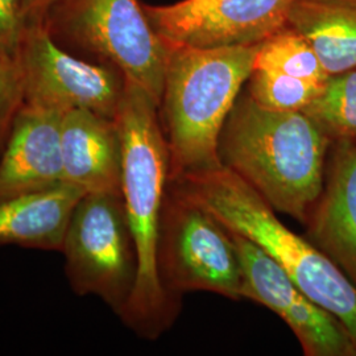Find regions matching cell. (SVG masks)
Instances as JSON below:
<instances>
[{"instance_id":"cell-5","label":"cell","mask_w":356,"mask_h":356,"mask_svg":"<svg viewBox=\"0 0 356 356\" xmlns=\"http://www.w3.org/2000/svg\"><path fill=\"white\" fill-rule=\"evenodd\" d=\"M44 24L66 51L113 66L160 106L170 45L139 0H60Z\"/></svg>"},{"instance_id":"cell-12","label":"cell","mask_w":356,"mask_h":356,"mask_svg":"<svg viewBox=\"0 0 356 356\" xmlns=\"http://www.w3.org/2000/svg\"><path fill=\"white\" fill-rule=\"evenodd\" d=\"M64 182L85 194L122 193L123 147L116 120L72 110L61 120Z\"/></svg>"},{"instance_id":"cell-13","label":"cell","mask_w":356,"mask_h":356,"mask_svg":"<svg viewBox=\"0 0 356 356\" xmlns=\"http://www.w3.org/2000/svg\"><path fill=\"white\" fill-rule=\"evenodd\" d=\"M294 0H218L191 22L165 33L168 44L195 48L251 47L288 24Z\"/></svg>"},{"instance_id":"cell-8","label":"cell","mask_w":356,"mask_h":356,"mask_svg":"<svg viewBox=\"0 0 356 356\" xmlns=\"http://www.w3.org/2000/svg\"><path fill=\"white\" fill-rule=\"evenodd\" d=\"M24 104L65 114L89 110L115 119L126 78L110 65L66 51L44 23L26 24L19 47Z\"/></svg>"},{"instance_id":"cell-6","label":"cell","mask_w":356,"mask_h":356,"mask_svg":"<svg viewBox=\"0 0 356 356\" xmlns=\"http://www.w3.org/2000/svg\"><path fill=\"white\" fill-rule=\"evenodd\" d=\"M157 269L166 293L181 304L189 292H210L242 300L244 275L232 234L214 214L169 181Z\"/></svg>"},{"instance_id":"cell-11","label":"cell","mask_w":356,"mask_h":356,"mask_svg":"<svg viewBox=\"0 0 356 356\" xmlns=\"http://www.w3.org/2000/svg\"><path fill=\"white\" fill-rule=\"evenodd\" d=\"M63 115L22 107L0 153V201L64 184Z\"/></svg>"},{"instance_id":"cell-22","label":"cell","mask_w":356,"mask_h":356,"mask_svg":"<svg viewBox=\"0 0 356 356\" xmlns=\"http://www.w3.org/2000/svg\"><path fill=\"white\" fill-rule=\"evenodd\" d=\"M60 0H22L23 17L26 24L44 23L48 13Z\"/></svg>"},{"instance_id":"cell-4","label":"cell","mask_w":356,"mask_h":356,"mask_svg":"<svg viewBox=\"0 0 356 356\" xmlns=\"http://www.w3.org/2000/svg\"><path fill=\"white\" fill-rule=\"evenodd\" d=\"M170 182L261 248L302 292L343 323L356 344L355 285L306 236L288 229L257 191L225 166Z\"/></svg>"},{"instance_id":"cell-3","label":"cell","mask_w":356,"mask_h":356,"mask_svg":"<svg viewBox=\"0 0 356 356\" xmlns=\"http://www.w3.org/2000/svg\"><path fill=\"white\" fill-rule=\"evenodd\" d=\"M169 45L159 115L173 181L222 168L219 138L243 85L254 72L259 44L223 48Z\"/></svg>"},{"instance_id":"cell-19","label":"cell","mask_w":356,"mask_h":356,"mask_svg":"<svg viewBox=\"0 0 356 356\" xmlns=\"http://www.w3.org/2000/svg\"><path fill=\"white\" fill-rule=\"evenodd\" d=\"M23 106L24 85L20 64L17 58L0 54V153Z\"/></svg>"},{"instance_id":"cell-21","label":"cell","mask_w":356,"mask_h":356,"mask_svg":"<svg viewBox=\"0 0 356 356\" xmlns=\"http://www.w3.org/2000/svg\"><path fill=\"white\" fill-rule=\"evenodd\" d=\"M22 0H0V54L17 58L24 31Z\"/></svg>"},{"instance_id":"cell-15","label":"cell","mask_w":356,"mask_h":356,"mask_svg":"<svg viewBox=\"0 0 356 356\" xmlns=\"http://www.w3.org/2000/svg\"><path fill=\"white\" fill-rule=\"evenodd\" d=\"M288 26L309 41L329 76L356 69V0H294Z\"/></svg>"},{"instance_id":"cell-18","label":"cell","mask_w":356,"mask_h":356,"mask_svg":"<svg viewBox=\"0 0 356 356\" xmlns=\"http://www.w3.org/2000/svg\"><path fill=\"white\" fill-rule=\"evenodd\" d=\"M323 83L280 72L254 69L248 78L247 94L268 110L302 111L318 95Z\"/></svg>"},{"instance_id":"cell-2","label":"cell","mask_w":356,"mask_h":356,"mask_svg":"<svg viewBox=\"0 0 356 356\" xmlns=\"http://www.w3.org/2000/svg\"><path fill=\"white\" fill-rule=\"evenodd\" d=\"M331 140L302 111H273L239 95L223 126L222 166L275 210L305 225L323 188Z\"/></svg>"},{"instance_id":"cell-17","label":"cell","mask_w":356,"mask_h":356,"mask_svg":"<svg viewBox=\"0 0 356 356\" xmlns=\"http://www.w3.org/2000/svg\"><path fill=\"white\" fill-rule=\"evenodd\" d=\"M254 69L280 72L319 83L330 76L309 41L288 24L257 45Z\"/></svg>"},{"instance_id":"cell-7","label":"cell","mask_w":356,"mask_h":356,"mask_svg":"<svg viewBox=\"0 0 356 356\" xmlns=\"http://www.w3.org/2000/svg\"><path fill=\"white\" fill-rule=\"evenodd\" d=\"M61 252L78 296H97L120 317L138 279V254L122 193L85 194L74 207Z\"/></svg>"},{"instance_id":"cell-1","label":"cell","mask_w":356,"mask_h":356,"mask_svg":"<svg viewBox=\"0 0 356 356\" xmlns=\"http://www.w3.org/2000/svg\"><path fill=\"white\" fill-rule=\"evenodd\" d=\"M123 147L122 195L138 254V279L120 318L149 341L173 323L181 304L166 293L157 269L161 213L170 181V164L159 104L126 81L115 116Z\"/></svg>"},{"instance_id":"cell-9","label":"cell","mask_w":356,"mask_h":356,"mask_svg":"<svg viewBox=\"0 0 356 356\" xmlns=\"http://www.w3.org/2000/svg\"><path fill=\"white\" fill-rule=\"evenodd\" d=\"M231 234L242 263L243 298L276 313L294 332L306 356H356V344L339 319L302 292L254 243Z\"/></svg>"},{"instance_id":"cell-16","label":"cell","mask_w":356,"mask_h":356,"mask_svg":"<svg viewBox=\"0 0 356 356\" xmlns=\"http://www.w3.org/2000/svg\"><path fill=\"white\" fill-rule=\"evenodd\" d=\"M302 113L331 141H356V69L329 76Z\"/></svg>"},{"instance_id":"cell-14","label":"cell","mask_w":356,"mask_h":356,"mask_svg":"<svg viewBox=\"0 0 356 356\" xmlns=\"http://www.w3.org/2000/svg\"><path fill=\"white\" fill-rule=\"evenodd\" d=\"M85 193L69 184L0 201V245L63 248L69 220Z\"/></svg>"},{"instance_id":"cell-20","label":"cell","mask_w":356,"mask_h":356,"mask_svg":"<svg viewBox=\"0 0 356 356\" xmlns=\"http://www.w3.org/2000/svg\"><path fill=\"white\" fill-rule=\"evenodd\" d=\"M218 0H182L169 6L143 4L154 31L163 38L169 31L182 26L200 16Z\"/></svg>"},{"instance_id":"cell-10","label":"cell","mask_w":356,"mask_h":356,"mask_svg":"<svg viewBox=\"0 0 356 356\" xmlns=\"http://www.w3.org/2000/svg\"><path fill=\"white\" fill-rule=\"evenodd\" d=\"M305 226L306 238L356 286V141H331L323 188Z\"/></svg>"}]
</instances>
